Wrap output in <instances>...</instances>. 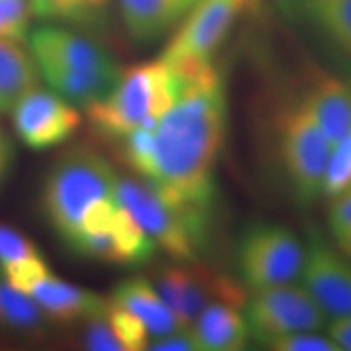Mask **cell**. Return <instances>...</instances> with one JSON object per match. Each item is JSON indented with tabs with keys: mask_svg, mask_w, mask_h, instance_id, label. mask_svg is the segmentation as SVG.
<instances>
[{
	"mask_svg": "<svg viewBox=\"0 0 351 351\" xmlns=\"http://www.w3.org/2000/svg\"><path fill=\"white\" fill-rule=\"evenodd\" d=\"M261 346L275 351H340L330 337L319 335L317 332L287 333L267 340Z\"/></svg>",
	"mask_w": 351,
	"mask_h": 351,
	"instance_id": "29",
	"label": "cell"
},
{
	"mask_svg": "<svg viewBox=\"0 0 351 351\" xmlns=\"http://www.w3.org/2000/svg\"><path fill=\"white\" fill-rule=\"evenodd\" d=\"M29 296L36 301L39 309L62 322L101 314L108 304L104 298L51 275L38 283Z\"/></svg>",
	"mask_w": 351,
	"mask_h": 351,
	"instance_id": "18",
	"label": "cell"
},
{
	"mask_svg": "<svg viewBox=\"0 0 351 351\" xmlns=\"http://www.w3.org/2000/svg\"><path fill=\"white\" fill-rule=\"evenodd\" d=\"M116 199L174 261H197L207 239L208 212L171 204L147 179L117 178Z\"/></svg>",
	"mask_w": 351,
	"mask_h": 351,
	"instance_id": "5",
	"label": "cell"
},
{
	"mask_svg": "<svg viewBox=\"0 0 351 351\" xmlns=\"http://www.w3.org/2000/svg\"><path fill=\"white\" fill-rule=\"evenodd\" d=\"M243 313L257 345L287 333L319 332L327 326V317L313 296L293 283L252 289Z\"/></svg>",
	"mask_w": 351,
	"mask_h": 351,
	"instance_id": "11",
	"label": "cell"
},
{
	"mask_svg": "<svg viewBox=\"0 0 351 351\" xmlns=\"http://www.w3.org/2000/svg\"><path fill=\"white\" fill-rule=\"evenodd\" d=\"M300 101L335 147L351 130V82L319 70L307 78Z\"/></svg>",
	"mask_w": 351,
	"mask_h": 351,
	"instance_id": "14",
	"label": "cell"
},
{
	"mask_svg": "<svg viewBox=\"0 0 351 351\" xmlns=\"http://www.w3.org/2000/svg\"><path fill=\"white\" fill-rule=\"evenodd\" d=\"M304 243L296 232L278 223H256L241 236L238 271L251 289L293 283L300 276Z\"/></svg>",
	"mask_w": 351,
	"mask_h": 351,
	"instance_id": "8",
	"label": "cell"
},
{
	"mask_svg": "<svg viewBox=\"0 0 351 351\" xmlns=\"http://www.w3.org/2000/svg\"><path fill=\"white\" fill-rule=\"evenodd\" d=\"M327 219L333 245L351 261V187L330 199Z\"/></svg>",
	"mask_w": 351,
	"mask_h": 351,
	"instance_id": "25",
	"label": "cell"
},
{
	"mask_svg": "<svg viewBox=\"0 0 351 351\" xmlns=\"http://www.w3.org/2000/svg\"><path fill=\"white\" fill-rule=\"evenodd\" d=\"M32 16V0H0V38L23 41Z\"/></svg>",
	"mask_w": 351,
	"mask_h": 351,
	"instance_id": "28",
	"label": "cell"
},
{
	"mask_svg": "<svg viewBox=\"0 0 351 351\" xmlns=\"http://www.w3.org/2000/svg\"><path fill=\"white\" fill-rule=\"evenodd\" d=\"M13 122L20 138L32 150H46L67 140L80 124V114L41 88H34L13 108Z\"/></svg>",
	"mask_w": 351,
	"mask_h": 351,
	"instance_id": "13",
	"label": "cell"
},
{
	"mask_svg": "<svg viewBox=\"0 0 351 351\" xmlns=\"http://www.w3.org/2000/svg\"><path fill=\"white\" fill-rule=\"evenodd\" d=\"M257 0H199L171 38L161 59L173 69L212 64L241 13Z\"/></svg>",
	"mask_w": 351,
	"mask_h": 351,
	"instance_id": "9",
	"label": "cell"
},
{
	"mask_svg": "<svg viewBox=\"0 0 351 351\" xmlns=\"http://www.w3.org/2000/svg\"><path fill=\"white\" fill-rule=\"evenodd\" d=\"M0 267H2L7 282L26 295H29L38 283H41L44 278L51 275L46 262L39 256L19 258V261L3 263Z\"/></svg>",
	"mask_w": 351,
	"mask_h": 351,
	"instance_id": "27",
	"label": "cell"
},
{
	"mask_svg": "<svg viewBox=\"0 0 351 351\" xmlns=\"http://www.w3.org/2000/svg\"><path fill=\"white\" fill-rule=\"evenodd\" d=\"M275 8L332 73L351 82V0H275Z\"/></svg>",
	"mask_w": 351,
	"mask_h": 351,
	"instance_id": "7",
	"label": "cell"
},
{
	"mask_svg": "<svg viewBox=\"0 0 351 351\" xmlns=\"http://www.w3.org/2000/svg\"><path fill=\"white\" fill-rule=\"evenodd\" d=\"M106 317L117 339L124 345L125 351H140L147 348L150 333L138 317H135L134 314L111 300H108Z\"/></svg>",
	"mask_w": 351,
	"mask_h": 351,
	"instance_id": "23",
	"label": "cell"
},
{
	"mask_svg": "<svg viewBox=\"0 0 351 351\" xmlns=\"http://www.w3.org/2000/svg\"><path fill=\"white\" fill-rule=\"evenodd\" d=\"M12 163V147L5 135L0 132V182L5 178Z\"/></svg>",
	"mask_w": 351,
	"mask_h": 351,
	"instance_id": "34",
	"label": "cell"
},
{
	"mask_svg": "<svg viewBox=\"0 0 351 351\" xmlns=\"http://www.w3.org/2000/svg\"><path fill=\"white\" fill-rule=\"evenodd\" d=\"M181 93V80L163 60L138 64L121 73L106 98L88 104L86 114L104 137L122 138L137 127L155 132Z\"/></svg>",
	"mask_w": 351,
	"mask_h": 351,
	"instance_id": "3",
	"label": "cell"
},
{
	"mask_svg": "<svg viewBox=\"0 0 351 351\" xmlns=\"http://www.w3.org/2000/svg\"><path fill=\"white\" fill-rule=\"evenodd\" d=\"M348 187H351V130L332 148L322 195L333 199Z\"/></svg>",
	"mask_w": 351,
	"mask_h": 351,
	"instance_id": "24",
	"label": "cell"
},
{
	"mask_svg": "<svg viewBox=\"0 0 351 351\" xmlns=\"http://www.w3.org/2000/svg\"><path fill=\"white\" fill-rule=\"evenodd\" d=\"M298 278L327 319L351 317V261L317 228L307 231Z\"/></svg>",
	"mask_w": 351,
	"mask_h": 351,
	"instance_id": "12",
	"label": "cell"
},
{
	"mask_svg": "<svg viewBox=\"0 0 351 351\" xmlns=\"http://www.w3.org/2000/svg\"><path fill=\"white\" fill-rule=\"evenodd\" d=\"M125 161L145 179L150 178L155 153V132L137 127L122 137Z\"/></svg>",
	"mask_w": 351,
	"mask_h": 351,
	"instance_id": "26",
	"label": "cell"
},
{
	"mask_svg": "<svg viewBox=\"0 0 351 351\" xmlns=\"http://www.w3.org/2000/svg\"><path fill=\"white\" fill-rule=\"evenodd\" d=\"M147 350H156V351H192L199 350L197 346L194 332L191 327H182L169 335L158 337L148 341Z\"/></svg>",
	"mask_w": 351,
	"mask_h": 351,
	"instance_id": "32",
	"label": "cell"
},
{
	"mask_svg": "<svg viewBox=\"0 0 351 351\" xmlns=\"http://www.w3.org/2000/svg\"><path fill=\"white\" fill-rule=\"evenodd\" d=\"M327 335L339 345L340 350L351 351V317L333 319L327 326Z\"/></svg>",
	"mask_w": 351,
	"mask_h": 351,
	"instance_id": "33",
	"label": "cell"
},
{
	"mask_svg": "<svg viewBox=\"0 0 351 351\" xmlns=\"http://www.w3.org/2000/svg\"><path fill=\"white\" fill-rule=\"evenodd\" d=\"M32 256H39L32 241L19 231L0 225V265Z\"/></svg>",
	"mask_w": 351,
	"mask_h": 351,
	"instance_id": "31",
	"label": "cell"
},
{
	"mask_svg": "<svg viewBox=\"0 0 351 351\" xmlns=\"http://www.w3.org/2000/svg\"><path fill=\"white\" fill-rule=\"evenodd\" d=\"M39 69L19 41L0 38V112L13 111L20 99L38 88Z\"/></svg>",
	"mask_w": 351,
	"mask_h": 351,
	"instance_id": "19",
	"label": "cell"
},
{
	"mask_svg": "<svg viewBox=\"0 0 351 351\" xmlns=\"http://www.w3.org/2000/svg\"><path fill=\"white\" fill-rule=\"evenodd\" d=\"M199 0H117L122 23L137 43H152L186 19Z\"/></svg>",
	"mask_w": 351,
	"mask_h": 351,
	"instance_id": "15",
	"label": "cell"
},
{
	"mask_svg": "<svg viewBox=\"0 0 351 351\" xmlns=\"http://www.w3.org/2000/svg\"><path fill=\"white\" fill-rule=\"evenodd\" d=\"M109 300L142 320L153 339L169 335L186 327L166 304L155 285L147 278L135 276L124 280L114 288Z\"/></svg>",
	"mask_w": 351,
	"mask_h": 351,
	"instance_id": "16",
	"label": "cell"
},
{
	"mask_svg": "<svg viewBox=\"0 0 351 351\" xmlns=\"http://www.w3.org/2000/svg\"><path fill=\"white\" fill-rule=\"evenodd\" d=\"M111 236L114 249L112 263L127 267L143 265L155 256L158 244L121 204L114 217Z\"/></svg>",
	"mask_w": 351,
	"mask_h": 351,
	"instance_id": "20",
	"label": "cell"
},
{
	"mask_svg": "<svg viewBox=\"0 0 351 351\" xmlns=\"http://www.w3.org/2000/svg\"><path fill=\"white\" fill-rule=\"evenodd\" d=\"M173 70L182 93L156 127L147 181L171 204L208 212L215 168L226 138L225 90L212 64Z\"/></svg>",
	"mask_w": 351,
	"mask_h": 351,
	"instance_id": "1",
	"label": "cell"
},
{
	"mask_svg": "<svg viewBox=\"0 0 351 351\" xmlns=\"http://www.w3.org/2000/svg\"><path fill=\"white\" fill-rule=\"evenodd\" d=\"M117 176L98 153L77 148L52 166L44 184L43 205L56 231L69 243L83 213L101 199L116 197Z\"/></svg>",
	"mask_w": 351,
	"mask_h": 351,
	"instance_id": "4",
	"label": "cell"
},
{
	"mask_svg": "<svg viewBox=\"0 0 351 351\" xmlns=\"http://www.w3.org/2000/svg\"><path fill=\"white\" fill-rule=\"evenodd\" d=\"M197 346L204 351H241L251 339L243 307L213 302L197 315L191 326Z\"/></svg>",
	"mask_w": 351,
	"mask_h": 351,
	"instance_id": "17",
	"label": "cell"
},
{
	"mask_svg": "<svg viewBox=\"0 0 351 351\" xmlns=\"http://www.w3.org/2000/svg\"><path fill=\"white\" fill-rule=\"evenodd\" d=\"M278 155L296 200L314 204L324 194L332 143L300 99L283 106L276 121Z\"/></svg>",
	"mask_w": 351,
	"mask_h": 351,
	"instance_id": "6",
	"label": "cell"
},
{
	"mask_svg": "<svg viewBox=\"0 0 351 351\" xmlns=\"http://www.w3.org/2000/svg\"><path fill=\"white\" fill-rule=\"evenodd\" d=\"M108 306V304H106ZM85 330L86 348L96 351H125L117 335L114 333L111 324L106 317V309L101 314L88 317Z\"/></svg>",
	"mask_w": 351,
	"mask_h": 351,
	"instance_id": "30",
	"label": "cell"
},
{
	"mask_svg": "<svg viewBox=\"0 0 351 351\" xmlns=\"http://www.w3.org/2000/svg\"><path fill=\"white\" fill-rule=\"evenodd\" d=\"M29 49L44 82L69 103L86 108L106 98L121 78L106 51L69 29L36 28L29 34Z\"/></svg>",
	"mask_w": 351,
	"mask_h": 351,
	"instance_id": "2",
	"label": "cell"
},
{
	"mask_svg": "<svg viewBox=\"0 0 351 351\" xmlns=\"http://www.w3.org/2000/svg\"><path fill=\"white\" fill-rule=\"evenodd\" d=\"M39 324L41 311L36 301L0 276V326L16 330H34Z\"/></svg>",
	"mask_w": 351,
	"mask_h": 351,
	"instance_id": "21",
	"label": "cell"
},
{
	"mask_svg": "<svg viewBox=\"0 0 351 351\" xmlns=\"http://www.w3.org/2000/svg\"><path fill=\"white\" fill-rule=\"evenodd\" d=\"M109 0H32L33 15L44 20L90 21L96 19Z\"/></svg>",
	"mask_w": 351,
	"mask_h": 351,
	"instance_id": "22",
	"label": "cell"
},
{
	"mask_svg": "<svg viewBox=\"0 0 351 351\" xmlns=\"http://www.w3.org/2000/svg\"><path fill=\"white\" fill-rule=\"evenodd\" d=\"M153 285L186 327H191L197 315L213 302L244 307L249 296L238 282L195 261L163 267Z\"/></svg>",
	"mask_w": 351,
	"mask_h": 351,
	"instance_id": "10",
	"label": "cell"
}]
</instances>
